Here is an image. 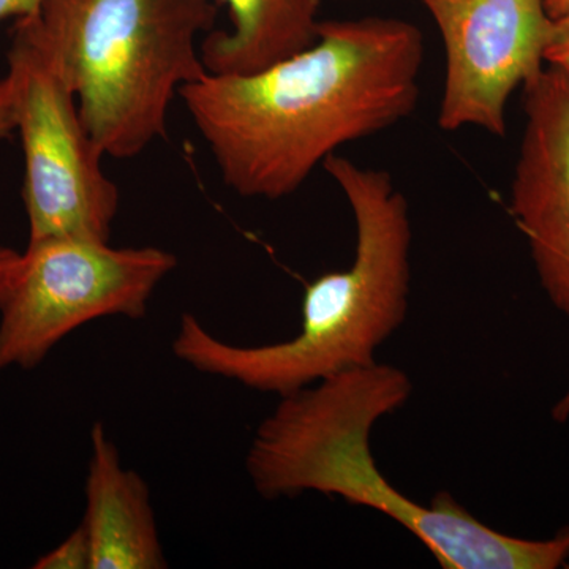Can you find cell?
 Here are the masks:
<instances>
[{"mask_svg": "<svg viewBox=\"0 0 569 569\" xmlns=\"http://www.w3.org/2000/svg\"><path fill=\"white\" fill-rule=\"evenodd\" d=\"M425 37L389 17L321 21L306 50L249 74H211L179 92L228 189L282 200L342 146L413 114Z\"/></svg>", "mask_w": 569, "mask_h": 569, "instance_id": "obj_1", "label": "cell"}, {"mask_svg": "<svg viewBox=\"0 0 569 569\" xmlns=\"http://www.w3.org/2000/svg\"><path fill=\"white\" fill-rule=\"evenodd\" d=\"M411 381L395 366L346 370L280 397L258 426L246 468L266 500L305 492L376 509L410 531L448 569H556L569 560V527L549 539L509 537L438 492L411 500L387 481L370 449L378 419L406 406Z\"/></svg>", "mask_w": 569, "mask_h": 569, "instance_id": "obj_2", "label": "cell"}, {"mask_svg": "<svg viewBox=\"0 0 569 569\" xmlns=\"http://www.w3.org/2000/svg\"><path fill=\"white\" fill-rule=\"evenodd\" d=\"M353 213V263L306 284L301 331L268 346H233L183 313L173 353L204 376L253 391L293 395L318 381L376 365L380 346L406 321L411 283V217L391 174L347 159L323 163Z\"/></svg>", "mask_w": 569, "mask_h": 569, "instance_id": "obj_3", "label": "cell"}, {"mask_svg": "<svg viewBox=\"0 0 569 569\" xmlns=\"http://www.w3.org/2000/svg\"><path fill=\"white\" fill-rule=\"evenodd\" d=\"M219 11L217 0H44L32 18L93 141L123 160L164 138L176 96L208 74L198 41Z\"/></svg>", "mask_w": 569, "mask_h": 569, "instance_id": "obj_4", "label": "cell"}, {"mask_svg": "<svg viewBox=\"0 0 569 569\" xmlns=\"http://www.w3.org/2000/svg\"><path fill=\"white\" fill-rule=\"evenodd\" d=\"M7 61L0 82L24 152L29 242L110 241L118 186L104 173L107 156L82 122L77 96L32 17L14 21Z\"/></svg>", "mask_w": 569, "mask_h": 569, "instance_id": "obj_5", "label": "cell"}, {"mask_svg": "<svg viewBox=\"0 0 569 569\" xmlns=\"http://www.w3.org/2000/svg\"><path fill=\"white\" fill-rule=\"evenodd\" d=\"M178 258L159 247L51 238L29 242L0 305V373L40 366L81 326L104 317L140 320Z\"/></svg>", "mask_w": 569, "mask_h": 569, "instance_id": "obj_6", "label": "cell"}, {"mask_svg": "<svg viewBox=\"0 0 569 569\" xmlns=\"http://www.w3.org/2000/svg\"><path fill=\"white\" fill-rule=\"evenodd\" d=\"M445 50L438 126L507 133L509 99L546 67L556 20L545 0H418Z\"/></svg>", "mask_w": 569, "mask_h": 569, "instance_id": "obj_7", "label": "cell"}, {"mask_svg": "<svg viewBox=\"0 0 569 569\" xmlns=\"http://www.w3.org/2000/svg\"><path fill=\"white\" fill-rule=\"evenodd\" d=\"M522 91L526 127L509 209L542 290L569 320V70L546 63Z\"/></svg>", "mask_w": 569, "mask_h": 569, "instance_id": "obj_8", "label": "cell"}, {"mask_svg": "<svg viewBox=\"0 0 569 569\" xmlns=\"http://www.w3.org/2000/svg\"><path fill=\"white\" fill-rule=\"evenodd\" d=\"M84 492L81 526L91 545L92 569L167 568L151 490L137 471L122 466L102 422L92 426Z\"/></svg>", "mask_w": 569, "mask_h": 569, "instance_id": "obj_9", "label": "cell"}, {"mask_svg": "<svg viewBox=\"0 0 569 569\" xmlns=\"http://www.w3.org/2000/svg\"><path fill=\"white\" fill-rule=\"evenodd\" d=\"M230 31L206 33L201 59L211 74H249L306 50L317 39L321 0H217Z\"/></svg>", "mask_w": 569, "mask_h": 569, "instance_id": "obj_10", "label": "cell"}, {"mask_svg": "<svg viewBox=\"0 0 569 569\" xmlns=\"http://www.w3.org/2000/svg\"><path fill=\"white\" fill-rule=\"evenodd\" d=\"M36 569H92V552L88 535L80 523L61 545L43 553L33 563Z\"/></svg>", "mask_w": 569, "mask_h": 569, "instance_id": "obj_11", "label": "cell"}, {"mask_svg": "<svg viewBox=\"0 0 569 569\" xmlns=\"http://www.w3.org/2000/svg\"><path fill=\"white\" fill-rule=\"evenodd\" d=\"M13 130L11 126L9 108H7L6 92H3L2 82H0V138L7 137ZM22 253L14 250L0 247V305L9 291L18 268H20Z\"/></svg>", "mask_w": 569, "mask_h": 569, "instance_id": "obj_12", "label": "cell"}, {"mask_svg": "<svg viewBox=\"0 0 569 569\" xmlns=\"http://www.w3.org/2000/svg\"><path fill=\"white\" fill-rule=\"evenodd\" d=\"M546 63L569 70V17L556 21L552 39L546 51Z\"/></svg>", "mask_w": 569, "mask_h": 569, "instance_id": "obj_13", "label": "cell"}, {"mask_svg": "<svg viewBox=\"0 0 569 569\" xmlns=\"http://www.w3.org/2000/svg\"><path fill=\"white\" fill-rule=\"evenodd\" d=\"M44 0H0V22L32 17Z\"/></svg>", "mask_w": 569, "mask_h": 569, "instance_id": "obj_14", "label": "cell"}, {"mask_svg": "<svg viewBox=\"0 0 569 569\" xmlns=\"http://www.w3.org/2000/svg\"><path fill=\"white\" fill-rule=\"evenodd\" d=\"M545 7L552 20L569 17V0H545Z\"/></svg>", "mask_w": 569, "mask_h": 569, "instance_id": "obj_15", "label": "cell"}, {"mask_svg": "<svg viewBox=\"0 0 569 569\" xmlns=\"http://www.w3.org/2000/svg\"><path fill=\"white\" fill-rule=\"evenodd\" d=\"M552 417L557 422H565L569 418V388L553 407Z\"/></svg>", "mask_w": 569, "mask_h": 569, "instance_id": "obj_16", "label": "cell"}]
</instances>
